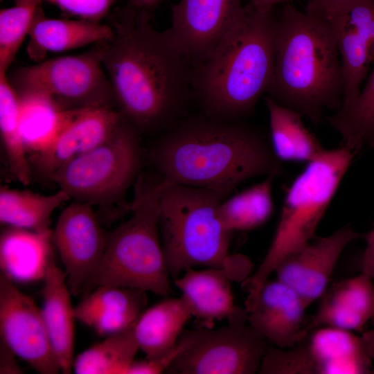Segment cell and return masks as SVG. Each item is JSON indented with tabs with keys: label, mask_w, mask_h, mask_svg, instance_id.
<instances>
[{
	"label": "cell",
	"mask_w": 374,
	"mask_h": 374,
	"mask_svg": "<svg viewBox=\"0 0 374 374\" xmlns=\"http://www.w3.org/2000/svg\"><path fill=\"white\" fill-rule=\"evenodd\" d=\"M134 326L86 349L73 363L76 374H127L139 349Z\"/></svg>",
	"instance_id": "cell-27"
},
{
	"label": "cell",
	"mask_w": 374,
	"mask_h": 374,
	"mask_svg": "<svg viewBox=\"0 0 374 374\" xmlns=\"http://www.w3.org/2000/svg\"><path fill=\"white\" fill-rule=\"evenodd\" d=\"M327 120L348 148L357 152L368 145L374 150V68L355 101Z\"/></svg>",
	"instance_id": "cell-32"
},
{
	"label": "cell",
	"mask_w": 374,
	"mask_h": 374,
	"mask_svg": "<svg viewBox=\"0 0 374 374\" xmlns=\"http://www.w3.org/2000/svg\"><path fill=\"white\" fill-rule=\"evenodd\" d=\"M354 1H355V0H351V1H350V3H352V2ZM350 3H349V4H350Z\"/></svg>",
	"instance_id": "cell-43"
},
{
	"label": "cell",
	"mask_w": 374,
	"mask_h": 374,
	"mask_svg": "<svg viewBox=\"0 0 374 374\" xmlns=\"http://www.w3.org/2000/svg\"><path fill=\"white\" fill-rule=\"evenodd\" d=\"M70 199L61 189L46 195L3 186L0 190V221L9 226L37 232L49 231L51 215Z\"/></svg>",
	"instance_id": "cell-26"
},
{
	"label": "cell",
	"mask_w": 374,
	"mask_h": 374,
	"mask_svg": "<svg viewBox=\"0 0 374 374\" xmlns=\"http://www.w3.org/2000/svg\"><path fill=\"white\" fill-rule=\"evenodd\" d=\"M8 78L19 99L45 98L64 109L115 105L109 80L93 48L19 67Z\"/></svg>",
	"instance_id": "cell-9"
},
{
	"label": "cell",
	"mask_w": 374,
	"mask_h": 374,
	"mask_svg": "<svg viewBox=\"0 0 374 374\" xmlns=\"http://www.w3.org/2000/svg\"><path fill=\"white\" fill-rule=\"evenodd\" d=\"M356 151L343 144L308 162L287 192L271 244L256 271L243 282L246 303L255 299L260 287L286 257L314 237L317 228Z\"/></svg>",
	"instance_id": "cell-7"
},
{
	"label": "cell",
	"mask_w": 374,
	"mask_h": 374,
	"mask_svg": "<svg viewBox=\"0 0 374 374\" xmlns=\"http://www.w3.org/2000/svg\"><path fill=\"white\" fill-rule=\"evenodd\" d=\"M351 0H309L305 11L324 19L341 11Z\"/></svg>",
	"instance_id": "cell-37"
},
{
	"label": "cell",
	"mask_w": 374,
	"mask_h": 374,
	"mask_svg": "<svg viewBox=\"0 0 374 374\" xmlns=\"http://www.w3.org/2000/svg\"><path fill=\"white\" fill-rule=\"evenodd\" d=\"M328 21L337 35L344 84L341 107H345L359 96L372 60L366 41L355 29L339 17H330Z\"/></svg>",
	"instance_id": "cell-31"
},
{
	"label": "cell",
	"mask_w": 374,
	"mask_h": 374,
	"mask_svg": "<svg viewBox=\"0 0 374 374\" xmlns=\"http://www.w3.org/2000/svg\"><path fill=\"white\" fill-rule=\"evenodd\" d=\"M20 101L8 75H0V132L10 172L22 184L31 180L30 166L26 157L19 130Z\"/></svg>",
	"instance_id": "cell-30"
},
{
	"label": "cell",
	"mask_w": 374,
	"mask_h": 374,
	"mask_svg": "<svg viewBox=\"0 0 374 374\" xmlns=\"http://www.w3.org/2000/svg\"><path fill=\"white\" fill-rule=\"evenodd\" d=\"M292 0H249V5L260 12H268L274 10V7L282 3Z\"/></svg>",
	"instance_id": "cell-40"
},
{
	"label": "cell",
	"mask_w": 374,
	"mask_h": 374,
	"mask_svg": "<svg viewBox=\"0 0 374 374\" xmlns=\"http://www.w3.org/2000/svg\"><path fill=\"white\" fill-rule=\"evenodd\" d=\"M90 204L74 201L60 215L53 241L66 273L72 295L78 296L103 256L108 232Z\"/></svg>",
	"instance_id": "cell-14"
},
{
	"label": "cell",
	"mask_w": 374,
	"mask_h": 374,
	"mask_svg": "<svg viewBox=\"0 0 374 374\" xmlns=\"http://www.w3.org/2000/svg\"><path fill=\"white\" fill-rule=\"evenodd\" d=\"M242 0H179L168 28L177 48L192 64L211 57L246 12Z\"/></svg>",
	"instance_id": "cell-12"
},
{
	"label": "cell",
	"mask_w": 374,
	"mask_h": 374,
	"mask_svg": "<svg viewBox=\"0 0 374 374\" xmlns=\"http://www.w3.org/2000/svg\"><path fill=\"white\" fill-rule=\"evenodd\" d=\"M182 350V346L177 342V346L167 354L154 358L134 359L127 374H160L166 373L173 362Z\"/></svg>",
	"instance_id": "cell-36"
},
{
	"label": "cell",
	"mask_w": 374,
	"mask_h": 374,
	"mask_svg": "<svg viewBox=\"0 0 374 374\" xmlns=\"http://www.w3.org/2000/svg\"><path fill=\"white\" fill-rule=\"evenodd\" d=\"M42 0H14V5L0 11V74L9 67L24 38L28 35Z\"/></svg>",
	"instance_id": "cell-33"
},
{
	"label": "cell",
	"mask_w": 374,
	"mask_h": 374,
	"mask_svg": "<svg viewBox=\"0 0 374 374\" xmlns=\"http://www.w3.org/2000/svg\"><path fill=\"white\" fill-rule=\"evenodd\" d=\"M246 6L244 17L216 51L192 65L193 104L214 121H243L271 80L276 14Z\"/></svg>",
	"instance_id": "cell-4"
},
{
	"label": "cell",
	"mask_w": 374,
	"mask_h": 374,
	"mask_svg": "<svg viewBox=\"0 0 374 374\" xmlns=\"http://www.w3.org/2000/svg\"><path fill=\"white\" fill-rule=\"evenodd\" d=\"M374 330L361 336L352 331L320 326L294 347H271L262 368L267 374H352L371 373Z\"/></svg>",
	"instance_id": "cell-11"
},
{
	"label": "cell",
	"mask_w": 374,
	"mask_h": 374,
	"mask_svg": "<svg viewBox=\"0 0 374 374\" xmlns=\"http://www.w3.org/2000/svg\"><path fill=\"white\" fill-rule=\"evenodd\" d=\"M19 101V130L25 149L36 154L41 153L54 141L70 109L45 98H27Z\"/></svg>",
	"instance_id": "cell-29"
},
{
	"label": "cell",
	"mask_w": 374,
	"mask_h": 374,
	"mask_svg": "<svg viewBox=\"0 0 374 374\" xmlns=\"http://www.w3.org/2000/svg\"><path fill=\"white\" fill-rule=\"evenodd\" d=\"M41 308L46 330L60 371L64 374L73 370L75 337L74 308L66 283V273L53 260L44 278Z\"/></svg>",
	"instance_id": "cell-21"
},
{
	"label": "cell",
	"mask_w": 374,
	"mask_h": 374,
	"mask_svg": "<svg viewBox=\"0 0 374 374\" xmlns=\"http://www.w3.org/2000/svg\"><path fill=\"white\" fill-rule=\"evenodd\" d=\"M16 355L1 340L0 344V373L19 374L23 373L15 360Z\"/></svg>",
	"instance_id": "cell-39"
},
{
	"label": "cell",
	"mask_w": 374,
	"mask_h": 374,
	"mask_svg": "<svg viewBox=\"0 0 374 374\" xmlns=\"http://www.w3.org/2000/svg\"><path fill=\"white\" fill-rule=\"evenodd\" d=\"M363 238L366 245L361 257L362 271L367 274L374 281V227L363 235Z\"/></svg>",
	"instance_id": "cell-38"
},
{
	"label": "cell",
	"mask_w": 374,
	"mask_h": 374,
	"mask_svg": "<svg viewBox=\"0 0 374 374\" xmlns=\"http://www.w3.org/2000/svg\"><path fill=\"white\" fill-rule=\"evenodd\" d=\"M145 291L115 285H101L75 308L76 320L101 336H109L133 326L145 310Z\"/></svg>",
	"instance_id": "cell-18"
},
{
	"label": "cell",
	"mask_w": 374,
	"mask_h": 374,
	"mask_svg": "<svg viewBox=\"0 0 374 374\" xmlns=\"http://www.w3.org/2000/svg\"><path fill=\"white\" fill-rule=\"evenodd\" d=\"M373 321H374V319H373ZM371 373H374V368L371 371Z\"/></svg>",
	"instance_id": "cell-42"
},
{
	"label": "cell",
	"mask_w": 374,
	"mask_h": 374,
	"mask_svg": "<svg viewBox=\"0 0 374 374\" xmlns=\"http://www.w3.org/2000/svg\"><path fill=\"white\" fill-rule=\"evenodd\" d=\"M275 176L269 175L257 184L220 204L217 216L224 228L233 233L249 231L265 223L272 214V183Z\"/></svg>",
	"instance_id": "cell-28"
},
{
	"label": "cell",
	"mask_w": 374,
	"mask_h": 374,
	"mask_svg": "<svg viewBox=\"0 0 374 374\" xmlns=\"http://www.w3.org/2000/svg\"><path fill=\"white\" fill-rule=\"evenodd\" d=\"M0 332L1 340L37 373L57 374L61 371L41 309L2 273Z\"/></svg>",
	"instance_id": "cell-13"
},
{
	"label": "cell",
	"mask_w": 374,
	"mask_h": 374,
	"mask_svg": "<svg viewBox=\"0 0 374 374\" xmlns=\"http://www.w3.org/2000/svg\"><path fill=\"white\" fill-rule=\"evenodd\" d=\"M63 11L93 21H100L109 12L116 0H48Z\"/></svg>",
	"instance_id": "cell-35"
},
{
	"label": "cell",
	"mask_w": 374,
	"mask_h": 374,
	"mask_svg": "<svg viewBox=\"0 0 374 374\" xmlns=\"http://www.w3.org/2000/svg\"><path fill=\"white\" fill-rule=\"evenodd\" d=\"M139 134L123 117L105 141L69 160L49 179L75 201L109 208L114 219L130 213V203L124 198L143 163Z\"/></svg>",
	"instance_id": "cell-8"
},
{
	"label": "cell",
	"mask_w": 374,
	"mask_h": 374,
	"mask_svg": "<svg viewBox=\"0 0 374 374\" xmlns=\"http://www.w3.org/2000/svg\"><path fill=\"white\" fill-rule=\"evenodd\" d=\"M161 1L162 0H130V4L134 8L148 10Z\"/></svg>",
	"instance_id": "cell-41"
},
{
	"label": "cell",
	"mask_w": 374,
	"mask_h": 374,
	"mask_svg": "<svg viewBox=\"0 0 374 374\" xmlns=\"http://www.w3.org/2000/svg\"><path fill=\"white\" fill-rule=\"evenodd\" d=\"M314 328L328 326L362 332L374 319V284L366 273L333 283L321 297Z\"/></svg>",
	"instance_id": "cell-19"
},
{
	"label": "cell",
	"mask_w": 374,
	"mask_h": 374,
	"mask_svg": "<svg viewBox=\"0 0 374 374\" xmlns=\"http://www.w3.org/2000/svg\"><path fill=\"white\" fill-rule=\"evenodd\" d=\"M150 159L166 184L208 188L231 194L252 177L276 176L281 167L271 141L256 127L185 116L163 132Z\"/></svg>",
	"instance_id": "cell-2"
},
{
	"label": "cell",
	"mask_w": 374,
	"mask_h": 374,
	"mask_svg": "<svg viewBox=\"0 0 374 374\" xmlns=\"http://www.w3.org/2000/svg\"><path fill=\"white\" fill-rule=\"evenodd\" d=\"M231 280L228 271L222 268H188L174 279V283L188 304L192 317L202 328H211L215 321L229 320L241 309L234 305Z\"/></svg>",
	"instance_id": "cell-20"
},
{
	"label": "cell",
	"mask_w": 374,
	"mask_h": 374,
	"mask_svg": "<svg viewBox=\"0 0 374 374\" xmlns=\"http://www.w3.org/2000/svg\"><path fill=\"white\" fill-rule=\"evenodd\" d=\"M130 217L107 234L102 259L85 284L87 294L101 285H115L166 296L171 292L159 231L161 180L140 174L134 184Z\"/></svg>",
	"instance_id": "cell-6"
},
{
	"label": "cell",
	"mask_w": 374,
	"mask_h": 374,
	"mask_svg": "<svg viewBox=\"0 0 374 374\" xmlns=\"http://www.w3.org/2000/svg\"><path fill=\"white\" fill-rule=\"evenodd\" d=\"M269 117L271 143L279 160L310 162L325 150L305 127L302 114L266 96Z\"/></svg>",
	"instance_id": "cell-25"
},
{
	"label": "cell",
	"mask_w": 374,
	"mask_h": 374,
	"mask_svg": "<svg viewBox=\"0 0 374 374\" xmlns=\"http://www.w3.org/2000/svg\"><path fill=\"white\" fill-rule=\"evenodd\" d=\"M344 77L335 29L326 19L286 4L276 14L274 65L266 93L317 124L339 110Z\"/></svg>",
	"instance_id": "cell-3"
},
{
	"label": "cell",
	"mask_w": 374,
	"mask_h": 374,
	"mask_svg": "<svg viewBox=\"0 0 374 374\" xmlns=\"http://www.w3.org/2000/svg\"><path fill=\"white\" fill-rule=\"evenodd\" d=\"M191 317L190 310L181 296L166 299L145 310L134 326L139 349L147 358L167 354L177 346Z\"/></svg>",
	"instance_id": "cell-24"
},
{
	"label": "cell",
	"mask_w": 374,
	"mask_h": 374,
	"mask_svg": "<svg viewBox=\"0 0 374 374\" xmlns=\"http://www.w3.org/2000/svg\"><path fill=\"white\" fill-rule=\"evenodd\" d=\"M118 110L89 107L69 111L57 136L44 151L37 154L34 164L49 177L63 164L105 141L123 118Z\"/></svg>",
	"instance_id": "cell-17"
},
{
	"label": "cell",
	"mask_w": 374,
	"mask_h": 374,
	"mask_svg": "<svg viewBox=\"0 0 374 374\" xmlns=\"http://www.w3.org/2000/svg\"><path fill=\"white\" fill-rule=\"evenodd\" d=\"M362 237L348 226L328 236L314 237L280 262L274 271L276 279L293 289L308 308L327 290L344 248Z\"/></svg>",
	"instance_id": "cell-16"
},
{
	"label": "cell",
	"mask_w": 374,
	"mask_h": 374,
	"mask_svg": "<svg viewBox=\"0 0 374 374\" xmlns=\"http://www.w3.org/2000/svg\"><path fill=\"white\" fill-rule=\"evenodd\" d=\"M307 305L290 286L266 280L252 303L245 309L248 323L271 345L287 349L315 328Z\"/></svg>",
	"instance_id": "cell-15"
},
{
	"label": "cell",
	"mask_w": 374,
	"mask_h": 374,
	"mask_svg": "<svg viewBox=\"0 0 374 374\" xmlns=\"http://www.w3.org/2000/svg\"><path fill=\"white\" fill-rule=\"evenodd\" d=\"M339 17L366 41L371 60L374 59V0H355L341 11L330 16ZM327 18V19H328Z\"/></svg>",
	"instance_id": "cell-34"
},
{
	"label": "cell",
	"mask_w": 374,
	"mask_h": 374,
	"mask_svg": "<svg viewBox=\"0 0 374 374\" xmlns=\"http://www.w3.org/2000/svg\"><path fill=\"white\" fill-rule=\"evenodd\" d=\"M182 350L166 373L253 374L271 345L247 321L242 309L220 328L184 330Z\"/></svg>",
	"instance_id": "cell-10"
},
{
	"label": "cell",
	"mask_w": 374,
	"mask_h": 374,
	"mask_svg": "<svg viewBox=\"0 0 374 374\" xmlns=\"http://www.w3.org/2000/svg\"><path fill=\"white\" fill-rule=\"evenodd\" d=\"M163 186L159 197V231L170 278L196 267L222 268L232 280H245L252 263L229 252L231 233L217 216L229 194L181 184Z\"/></svg>",
	"instance_id": "cell-5"
},
{
	"label": "cell",
	"mask_w": 374,
	"mask_h": 374,
	"mask_svg": "<svg viewBox=\"0 0 374 374\" xmlns=\"http://www.w3.org/2000/svg\"><path fill=\"white\" fill-rule=\"evenodd\" d=\"M113 35L112 26L99 21L46 17L40 6L28 33L27 52L32 60L39 62L48 52H62L96 44L111 39Z\"/></svg>",
	"instance_id": "cell-22"
},
{
	"label": "cell",
	"mask_w": 374,
	"mask_h": 374,
	"mask_svg": "<svg viewBox=\"0 0 374 374\" xmlns=\"http://www.w3.org/2000/svg\"><path fill=\"white\" fill-rule=\"evenodd\" d=\"M53 243V230L37 232L8 226L0 238L1 273L22 283L44 279L55 260Z\"/></svg>",
	"instance_id": "cell-23"
},
{
	"label": "cell",
	"mask_w": 374,
	"mask_h": 374,
	"mask_svg": "<svg viewBox=\"0 0 374 374\" xmlns=\"http://www.w3.org/2000/svg\"><path fill=\"white\" fill-rule=\"evenodd\" d=\"M113 37L94 44L122 116L139 132H165L191 104L192 64L168 29L159 30L148 10L130 6L112 16Z\"/></svg>",
	"instance_id": "cell-1"
},
{
	"label": "cell",
	"mask_w": 374,
	"mask_h": 374,
	"mask_svg": "<svg viewBox=\"0 0 374 374\" xmlns=\"http://www.w3.org/2000/svg\"><path fill=\"white\" fill-rule=\"evenodd\" d=\"M1 1H2V0H1Z\"/></svg>",
	"instance_id": "cell-44"
}]
</instances>
